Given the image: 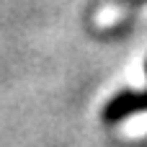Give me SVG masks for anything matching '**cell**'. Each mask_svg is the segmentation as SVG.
Masks as SVG:
<instances>
[{
	"instance_id": "obj_1",
	"label": "cell",
	"mask_w": 147,
	"mask_h": 147,
	"mask_svg": "<svg viewBox=\"0 0 147 147\" xmlns=\"http://www.w3.org/2000/svg\"><path fill=\"white\" fill-rule=\"evenodd\" d=\"M147 111V90L142 93H134V90H124L119 96H114L106 109H103V121L106 124H114V121H121L127 116H134V114H145Z\"/></svg>"
},
{
	"instance_id": "obj_2",
	"label": "cell",
	"mask_w": 147,
	"mask_h": 147,
	"mask_svg": "<svg viewBox=\"0 0 147 147\" xmlns=\"http://www.w3.org/2000/svg\"><path fill=\"white\" fill-rule=\"evenodd\" d=\"M127 3H142V0H127Z\"/></svg>"
}]
</instances>
